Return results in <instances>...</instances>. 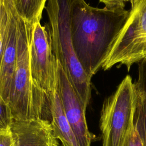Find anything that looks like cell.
Instances as JSON below:
<instances>
[{
  "instance_id": "6da1fadb",
  "label": "cell",
  "mask_w": 146,
  "mask_h": 146,
  "mask_svg": "<svg viewBox=\"0 0 146 146\" xmlns=\"http://www.w3.org/2000/svg\"><path fill=\"white\" fill-rule=\"evenodd\" d=\"M130 10L99 9L84 0H71L70 32L73 48L92 78L106 59Z\"/></svg>"
},
{
  "instance_id": "7a4b0ae2",
  "label": "cell",
  "mask_w": 146,
  "mask_h": 146,
  "mask_svg": "<svg viewBox=\"0 0 146 146\" xmlns=\"http://www.w3.org/2000/svg\"><path fill=\"white\" fill-rule=\"evenodd\" d=\"M46 26L53 54L61 64L84 107L91 93V78L83 70L73 48L70 32L71 0H47Z\"/></svg>"
},
{
  "instance_id": "3957f363",
  "label": "cell",
  "mask_w": 146,
  "mask_h": 146,
  "mask_svg": "<svg viewBox=\"0 0 146 146\" xmlns=\"http://www.w3.org/2000/svg\"><path fill=\"white\" fill-rule=\"evenodd\" d=\"M17 60L9 92L6 100L13 119H42L40 89L31 80L29 53V23L17 14Z\"/></svg>"
},
{
  "instance_id": "277c9868",
  "label": "cell",
  "mask_w": 146,
  "mask_h": 146,
  "mask_svg": "<svg viewBox=\"0 0 146 146\" xmlns=\"http://www.w3.org/2000/svg\"><path fill=\"white\" fill-rule=\"evenodd\" d=\"M135 94L133 83L126 75L115 92L104 102L100 118L103 146H123L133 124Z\"/></svg>"
},
{
  "instance_id": "5b68a950",
  "label": "cell",
  "mask_w": 146,
  "mask_h": 146,
  "mask_svg": "<svg viewBox=\"0 0 146 146\" xmlns=\"http://www.w3.org/2000/svg\"><path fill=\"white\" fill-rule=\"evenodd\" d=\"M142 60H146V12L136 3L131 7L102 68L106 71L119 63L129 71L133 64Z\"/></svg>"
},
{
  "instance_id": "8992f818",
  "label": "cell",
  "mask_w": 146,
  "mask_h": 146,
  "mask_svg": "<svg viewBox=\"0 0 146 146\" xmlns=\"http://www.w3.org/2000/svg\"><path fill=\"white\" fill-rule=\"evenodd\" d=\"M29 53L32 82L42 90L56 82V64L46 26L40 21L29 24Z\"/></svg>"
},
{
  "instance_id": "52a82bcc",
  "label": "cell",
  "mask_w": 146,
  "mask_h": 146,
  "mask_svg": "<svg viewBox=\"0 0 146 146\" xmlns=\"http://www.w3.org/2000/svg\"><path fill=\"white\" fill-rule=\"evenodd\" d=\"M56 59V58H55ZM56 76L61 100L79 146H91L95 136L88 130L86 110L61 64L56 59Z\"/></svg>"
},
{
  "instance_id": "ba28073f",
  "label": "cell",
  "mask_w": 146,
  "mask_h": 146,
  "mask_svg": "<svg viewBox=\"0 0 146 146\" xmlns=\"http://www.w3.org/2000/svg\"><path fill=\"white\" fill-rule=\"evenodd\" d=\"M9 130L12 146H54L58 144L51 123L43 119H13Z\"/></svg>"
},
{
  "instance_id": "9c48e42d",
  "label": "cell",
  "mask_w": 146,
  "mask_h": 146,
  "mask_svg": "<svg viewBox=\"0 0 146 146\" xmlns=\"http://www.w3.org/2000/svg\"><path fill=\"white\" fill-rule=\"evenodd\" d=\"M17 40V14L10 0V17L0 60V95L5 102L9 92L16 64Z\"/></svg>"
},
{
  "instance_id": "30bf717a",
  "label": "cell",
  "mask_w": 146,
  "mask_h": 146,
  "mask_svg": "<svg viewBox=\"0 0 146 146\" xmlns=\"http://www.w3.org/2000/svg\"><path fill=\"white\" fill-rule=\"evenodd\" d=\"M135 109L133 125L143 146H146V60L139 62L138 78L133 83Z\"/></svg>"
},
{
  "instance_id": "8fae6325",
  "label": "cell",
  "mask_w": 146,
  "mask_h": 146,
  "mask_svg": "<svg viewBox=\"0 0 146 146\" xmlns=\"http://www.w3.org/2000/svg\"><path fill=\"white\" fill-rule=\"evenodd\" d=\"M47 0H11L18 15L33 25L40 21Z\"/></svg>"
},
{
  "instance_id": "7c38bea8",
  "label": "cell",
  "mask_w": 146,
  "mask_h": 146,
  "mask_svg": "<svg viewBox=\"0 0 146 146\" xmlns=\"http://www.w3.org/2000/svg\"><path fill=\"white\" fill-rule=\"evenodd\" d=\"M10 17V0H0V60L3 51Z\"/></svg>"
},
{
  "instance_id": "4fadbf2b",
  "label": "cell",
  "mask_w": 146,
  "mask_h": 146,
  "mask_svg": "<svg viewBox=\"0 0 146 146\" xmlns=\"http://www.w3.org/2000/svg\"><path fill=\"white\" fill-rule=\"evenodd\" d=\"M13 119V117L9 105L0 95V131L9 130Z\"/></svg>"
},
{
  "instance_id": "5bb4252c",
  "label": "cell",
  "mask_w": 146,
  "mask_h": 146,
  "mask_svg": "<svg viewBox=\"0 0 146 146\" xmlns=\"http://www.w3.org/2000/svg\"><path fill=\"white\" fill-rule=\"evenodd\" d=\"M123 146H143L133 124L128 131Z\"/></svg>"
},
{
  "instance_id": "9a60e30c",
  "label": "cell",
  "mask_w": 146,
  "mask_h": 146,
  "mask_svg": "<svg viewBox=\"0 0 146 146\" xmlns=\"http://www.w3.org/2000/svg\"><path fill=\"white\" fill-rule=\"evenodd\" d=\"M139 0H100V2L109 9H124L126 2H129L133 7Z\"/></svg>"
},
{
  "instance_id": "2e32d148",
  "label": "cell",
  "mask_w": 146,
  "mask_h": 146,
  "mask_svg": "<svg viewBox=\"0 0 146 146\" xmlns=\"http://www.w3.org/2000/svg\"><path fill=\"white\" fill-rule=\"evenodd\" d=\"M13 140L10 130L0 131V146H12Z\"/></svg>"
},
{
  "instance_id": "e0dca14e",
  "label": "cell",
  "mask_w": 146,
  "mask_h": 146,
  "mask_svg": "<svg viewBox=\"0 0 146 146\" xmlns=\"http://www.w3.org/2000/svg\"><path fill=\"white\" fill-rule=\"evenodd\" d=\"M54 146H58V144H56V145H55Z\"/></svg>"
}]
</instances>
